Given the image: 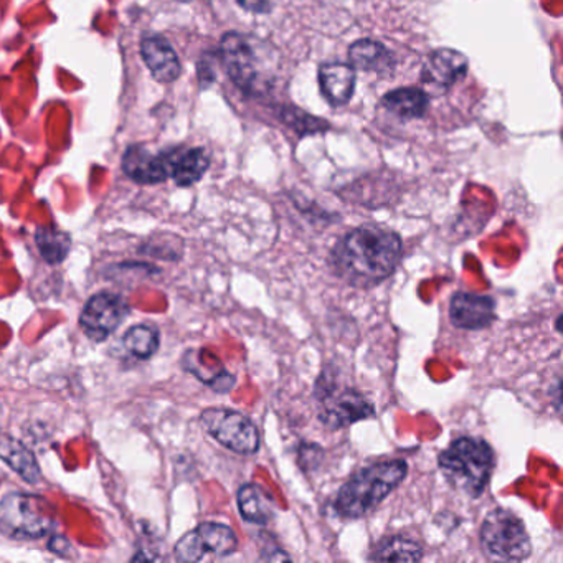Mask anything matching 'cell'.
I'll list each match as a JSON object with an SVG mask.
<instances>
[{
    "instance_id": "6da1fadb",
    "label": "cell",
    "mask_w": 563,
    "mask_h": 563,
    "mask_svg": "<svg viewBox=\"0 0 563 563\" xmlns=\"http://www.w3.org/2000/svg\"><path fill=\"white\" fill-rule=\"evenodd\" d=\"M402 257L403 241L396 232L362 225L337 241L330 260L343 282L355 288H372L393 275Z\"/></svg>"
},
{
    "instance_id": "7a4b0ae2",
    "label": "cell",
    "mask_w": 563,
    "mask_h": 563,
    "mask_svg": "<svg viewBox=\"0 0 563 563\" xmlns=\"http://www.w3.org/2000/svg\"><path fill=\"white\" fill-rule=\"evenodd\" d=\"M409 473L403 460L381 461L364 467L337 492L334 509L343 518H361L371 514L392 495Z\"/></svg>"
},
{
    "instance_id": "3957f363",
    "label": "cell",
    "mask_w": 563,
    "mask_h": 563,
    "mask_svg": "<svg viewBox=\"0 0 563 563\" xmlns=\"http://www.w3.org/2000/svg\"><path fill=\"white\" fill-rule=\"evenodd\" d=\"M445 479L467 498H479L496 466L495 451L481 438L461 437L438 458Z\"/></svg>"
},
{
    "instance_id": "277c9868",
    "label": "cell",
    "mask_w": 563,
    "mask_h": 563,
    "mask_svg": "<svg viewBox=\"0 0 563 563\" xmlns=\"http://www.w3.org/2000/svg\"><path fill=\"white\" fill-rule=\"evenodd\" d=\"M55 527V518L43 499L12 492L0 501V534L9 539L35 540Z\"/></svg>"
},
{
    "instance_id": "5b68a950",
    "label": "cell",
    "mask_w": 563,
    "mask_h": 563,
    "mask_svg": "<svg viewBox=\"0 0 563 563\" xmlns=\"http://www.w3.org/2000/svg\"><path fill=\"white\" fill-rule=\"evenodd\" d=\"M481 547L489 559L502 562H523L533 553V543L523 521L508 509H495L486 515L481 526Z\"/></svg>"
},
{
    "instance_id": "8992f818",
    "label": "cell",
    "mask_w": 563,
    "mask_h": 563,
    "mask_svg": "<svg viewBox=\"0 0 563 563\" xmlns=\"http://www.w3.org/2000/svg\"><path fill=\"white\" fill-rule=\"evenodd\" d=\"M200 423L213 440L234 453L254 454L260 451V431L243 413L228 409H207L200 415Z\"/></svg>"
},
{
    "instance_id": "52a82bcc",
    "label": "cell",
    "mask_w": 563,
    "mask_h": 563,
    "mask_svg": "<svg viewBox=\"0 0 563 563\" xmlns=\"http://www.w3.org/2000/svg\"><path fill=\"white\" fill-rule=\"evenodd\" d=\"M257 40L247 35L230 32L221 41V62L232 82L245 93H253L260 82V52Z\"/></svg>"
},
{
    "instance_id": "ba28073f",
    "label": "cell",
    "mask_w": 563,
    "mask_h": 563,
    "mask_svg": "<svg viewBox=\"0 0 563 563\" xmlns=\"http://www.w3.org/2000/svg\"><path fill=\"white\" fill-rule=\"evenodd\" d=\"M129 313L126 301L114 292H98L86 302L79 316L83 333L97 342H103L121 326Z\"/></svg>"
},
{
    "instance_id": "9c48e42d",
    "label": "cell",
    "mask_w": 563,
    "mask_h": 563,
    "mask_svg": "<svg viewBox=\"0 0 563 563\" xmlns=\"http://www.w3.org/2000/svg\"><path fill=\"white\" fill-rule=\"evenodd\" d=\"M179 149H167L154 154L142 146H133L123 158L124 174L138 184H161L172 179Z\"/></svg>"
},
{
    "instance_id": "30bf717a",
    "label": "cell",
    "mask_w": 563,
    "mask_h": 563,
    "mask_svg": "<svg viewBox=\"0 0 563 563\" xmlns=\"http://www.w3.org/2000/svg\"><path fill=\"white\" fill-rule=\"evenodd\" d=\"M450 320L458 329H486L495 323L496 301L491 296L456 292L451 299Z\"/></svg>"
},
{
    "instance_id": "8fae6325",
    "label": "cell",
    "mask_w": 563,
    "mask_h": 563,
    "mask_svg": "<svg viewBox=\"0 0 563 563\" xmlns=\"http://www.w3.org/2000/svg\"><path fill=\"white\" fill-rule=\"evenodd\" d=\"M374 405L358 390H343L323 406L320 420L326 428L342 429L374 416Z\"/></svg>"
},
{
    "instance_id": "7c38bea8",
    "label": "cell",
    "mask_w": 563,
    "mask_h": 563,
    "mask_svg": "<svg viewBox=\"0 0 563 563\" xmlns=\"http://www.w3.org/2000/svg\"><path fill=\"white\" fill-rule=\"evenodd\" d=\"M467 59L453 49H438L429 53L422 70V82L438 90H448L466 76Z\"/></svg>"
},
{
    "instance_id": "4fadbf2b",
    "label": "cell",
    "mask_w": 563,
    "mask_h": 563,
    "mask_svg": "<svg viewBox=\"0 0 563 563\" xmlns=\"http://www.w3.org/2000/svg\"><path fill=\"white\" fill-rule=\"evenodd\" d=\"M141 55L149 72L158 82H176L183 72L179 57L165 38L159 35L146 37L141 43Z\"/></svg>"
},
{
    "instance_id": "5bb4252c",
    "label": "cell",
    "mask_w": 563,
    "mask_h": 563,
    "mask_svg": "<svg viewBox=\"0 0 563 563\" xmlns=\"http://www.w3.org/2000/svg\"><path fill=\"white\" fill-rule=\"evenodd\" d=\"M320 88L327 103L339 108L352 100L355 68L348 63H326L320 68Z\"/></svg>"
},
{
    "instance_id": "9a60e30c",
    "label": "cell",
    "mask_w": 563,
    "mask_h": 563,
    "mask_svg": "<svg viewBox=\"0 0 563 563\" xmlns=\"http://www.w3.org/2000/svg\"><path fill=\"white\" fill-rule=\"evenodd\" d=\"M0 460L5 461L24 481L37 485L41 479L40 466L34 453L21 441L11 437L0 438Z\"/></svg>"
},
{
    "instance_id": "2e32d148",
    "label": "cell",
    "mask_w": 563,
    "mask_h": 563,
    "mask_svg": "<svg viewBox=\"0 0 563 563\" xmlns=\"http://www.w3.org/2000/svg\"><path fill=\"white\" fill-rule=\"evenodd\" d=\"M238 511L247 523L266 526L273 517V501L258 485H243L237 492Z\"/></svg>"
},
{
    "instance_id": "e0dca14e",
    "label": "cell",
    "mask_w": 563,
    "mask_h": 563,
    "mask_svg": "<svg viewBox=\"0 0 563 563\" xmlns=\"http://www.w3.org/2000/svg\"><path fill=\"white\" fill-rule=\"evenodd\" d=\"M349 60L355 70L364 72H387L392 70V53L380 41L359 40L349 49Z\"/></svg>"
},
{
    "instance_id": "ac0fdd59",
    "label": "cell",
    "mask_w": 563,
    "mask_h": 563,
    "mask_svg": "<svg viewBox=\"0 0 563 563\" xmlns=\"http://www.w3.org/2000/svg\"><path fill=\"white\" fill-rule=\"evenodd\" d=\"M385 110L397 114L403 120L422 117L428 111L429 98L420 88H399V90L388 91L381 98Z\"/></svg>"
},
{
    "instance_id": "d6986e66",
    "label": "cell",
    "mask_w": 563,
    "mask_h": 563,
    "mask_svg": "<svg viewBox=\"0 0 563 563\" xmlns=\"http://www.w3.org/2000/svg\"><path fill=\"white\" fill-rule=\"evenodd\" d=\"M210 165V155L202 148H180L172 180L179 187L199 183Z\"/></svg>"
},
{
    "instance_id": "ffe728a7",
    "label": "cell",
    "mask_w": 563,
    "mask_h": 563,
    "mask_svg": "<svg viewBox=\"0 0 563 563\" xmlns=\"http://www.w3.org/2000/svg\"><path fill=\"white\" fill-rule=\"evenodd\" d=\"M196 530L205 553L228 556L237 552L238 537L232 527L225 526V524L203 523Z\"/></svg>"
},
{
    "instance_id": "44dd1931",
    "label": "cell",
    "mask_w": 563,
    "mask_h": 563,
    "mask_svg": "<svg viewBox=\"0 0 563 563\" xmlns=\"http://www.w3.org/2000/svg\"><path fill=\"white\" fill-rule=\"evenodd\" d=\"M368 559L374 562H420L423 559V549L418 542H413L405 537H387L375 547Z\"/></svg>"
},
{
    "instance_id": "7402d4cb",
    "label": "cell",
    "mask_w": 563,
    "mask_h": 563,
    "mask_svg": "<svg viewBox=\"0 0 563 563\" xmlns=\"http://www.w3.org/2000/svg\"><path fill=\"white\" fill-rule=\"evenodd\" d=\"M38 251L50 265H59L68 257L72 238L55 227H40L35 234Z\"/></svg>"
},
{
    "instance_id": "603a6c76",
    "label": "cell",
    "mask_w": 563,
    "mask_h": 563,
    "mask_svg": "<svg viewBox=\"0 0 563 563\" xmlns=\"http://www.w3.org/2000/svg\"><path fill=\"white\" fill-rule=\"evenodd\" d=\"M124 348L127 352H132L135 358L149 359L158 352L159 349V333L154 327L141 326L132 327L123 337Z\"/></svg>"
},
{
    "instance_id": "cb8c5ba5",
    "label": "cell",
    "mask_w": 563,
    "mask_h": 563,
    "mask_svg": "<svg viewBox=\"0 0 563 563\" xmlns=\"http://www.w3.org/2000/svg\"><path fill=\"white\" fill-rule=\"evenodd\" d=\"M283 121L298 133H320L329 127L323 120H316L299 110L283 111Z\"/></svg>"
},
{
    "instance_id": "d4e9b609",
    "label": "cell",
    "mask_w": 563,
    "mask_h": 563,
    "mask_svg": "<svg viewBox=\"0 0 563 563\" xmlns=\"http://www.w3.org/2000/svg\"><path fill=\"white\" fill-rule=\"evenodd\" d=\"M205 555V550H203L197 530L186 534V536L177 542L176 556L180 562H200Z\"/></svg>"
},
{
    "instance_id": "484cf974",
    "label": "cell",
    "mask_w": 563,
    "mask_h": 563,
    "mask_svg": "<svg viewBox=\"0 0 563 563\" xmlns=\"http://www.w3.org/2000/svg\"><path fill=\"white\" fill-rule=\"evenodd\" d=\"M238 4L247 11L258 12V14L270 11V0H238Z\"/></svg>"
},
{
    "instance_id": "4316f807",
    "label": "cell",
    "mask_w": 563,
    "mask_h": 563,
    "mask_svg": "<svg viewBox=\"0 0 563 563\" xmlns=\"http://www.w3.org/2000/svg\"><path fill=\"white\" fill-rule=\"evenodd\" d=\"M50 549H52V552L59 553V555H66L65 550L70 549L68 540L63 539L62 536L53 537L52 542H50Z\"/></svg>"
},
{
    "instance_id": "83f0119b",
    "label": "cell",
    "mask_w": 563,
    "mask_h": 563,
    "mask_svg": "<svg viewBox=\"0 0 563 563\" xmlns=\"http://www.w3.org/2000/svg\"><path fill=\"white\" fill-rule=\"evenodd\" d=\"M560 321H562V314H559V317H556L555 327H556V330H559V333H560Z\"/></svg>"
},
{
    "instance_id": "f1b7e54d",
    "label": "cell",
    "mask_w": 563,
    "mask_h": 563,
    "mask_svg": "<svg viewBox=\"0 0 563 563\" xmlns=\"http://www.w3.org/2000/svg\"><path fill=\"white\" fill-rule=\"evenodd\" d=\"M0 416H2V405H0Z\"/></svg>"
}]
</instances>
